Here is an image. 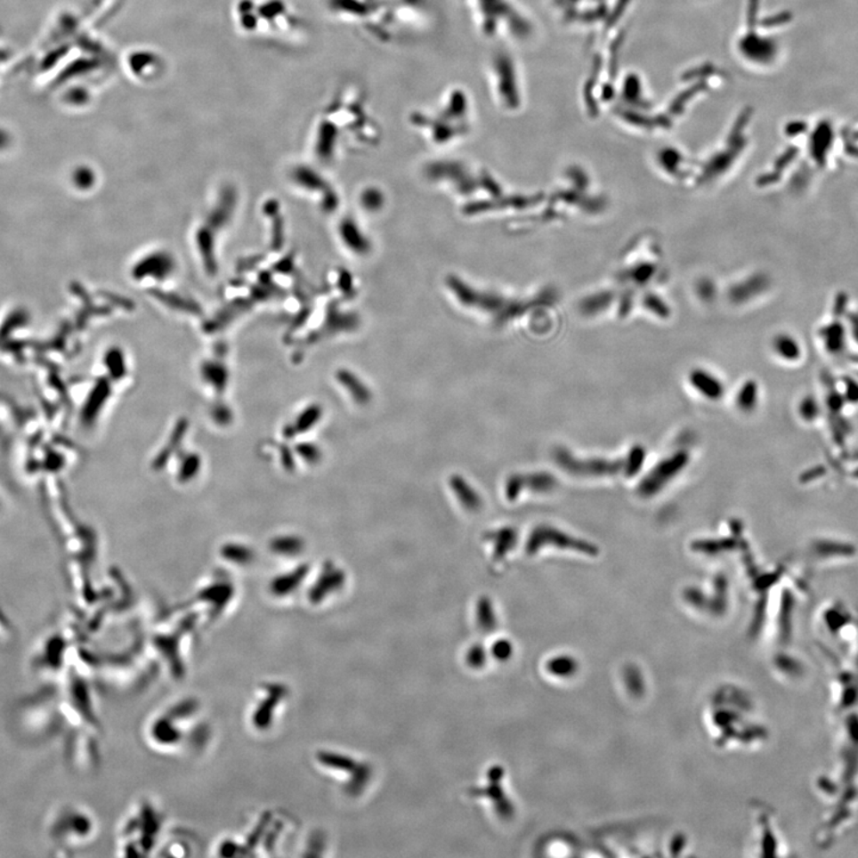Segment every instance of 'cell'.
Listing matches in <instances>:
<instances>
[{
  "instance_id": "5b68a950",
  "label": "cell",
  "mask_w": 858,
  "mask_h": 858,
  "mask_svg": "<svg viewBox=\"0 0 858 858\" xmlns=\"http://www.w3.org/2000/svg\"><path fill=\"white\" fill-rule=\"evenodd\" d=\"M555 547L561 550H571L579 554L596 557L599 555V547L589 541L579 539V538L569 536L568 533L548 525H539L530 532L529 540L526 544V554L529 555L537 554L543 547Z\"/></svg>"
},
{
  "instance_id": "8992f818",
  "label": "cell",
  "mask_w": 858,
  "mask_h": 858,
  "mask_svg": "<svg viewBox=\"0 0 858 858\" xmlns=\"http://www.w3.org/2000/svg\"><path fill=\"white\" fill-rule=\"evenodd\" d=\"M554 459L562 470L574 476H614L625 470V459L608 460L601 458L579 459L566 448H555Z\"/></svg>"
},
{
  "instance_id": "ac0fdd59",
  "label": "cell",
  "mask_w": 858,
  "mask_h": 858,
  "mask_svg": "<svg viewBox=\"0 0 858 858\" xmlns=\"http://www.w3.org/2000/svg\"><path fill=\"white\" fill-rule=\"evenodd\" d=\"M646 458V449L642 445L633 446L625 459L624 473L627 477H635L642 470Z\"/></svg>"
},
{
  "instance_id": "6da1fadb",
  "label": "cell",
  "mask_w": 858,
  "mask_h": 858,
  "mask_svg": "<svg viewBox=\"0 0 858 858\" xmlns=\"http://www.w3.org/2000/svg\"><path fill=\"white\" fill-rule=\"evenodd\" d=\"M328 5L341 22L385 47L420 36L433 22L431 0H328Z\"/></svg>"
},
{
  "instance_id": "d6986e66",
  "label": "cell",
  "mask_w": 858,
  "mask_h": 858,
  "mask_svg": "<svg viewBox=\"0 0 858 858\" xmlns=\"http://www.w3.org/2000/svg\"><path fill=\"white\" fill-rule=\"evenodd\" d=\"M223 555L238 565H247L253 561V552L244 545H227L223 548Z\"/></svg>"
},
{
  "instance_id": "9a60e30c",
  "label": "cell",
  "mask_w": 858,
  "mask_h": 858,
  "mask_svg": "<svg viewBox=\"0 0 858 858\" xmlns=\"http://www.w3.org/2000/svg\"><path fill=\"white\" fill-rule=\"evenodd\" d=\"M736 540L730 539V538L698 540L692 544V550L700 552V554H702L716 555L722 554L723 552L733 550V548L736 547Z\"/></svg>"
},
{
  "instance_id": "5bb4252c",
  "label": "cell",
  "mask_w": 858,
  "mask_h": 858,
  "mask_svg": "<svg viewBox=\"0 0 858 858\" xmlns=\"http://www.w3.org/2000/svg\"><path fill=\"white\" fill-rule=\"evenodd\" d=\"M308 574V566H301L294 570L290 574L279 576L272 583V593L274 595H289L293 590L301 586L302 581Z\"/></svg>"
},
{
  "instance_id": "3957f363",
  "label": "cell",
  "mask_w": 858,
  "mask_h": 858,
  "mask_svg": "<svg viewBox=\"0 0 858 858\" xmlns=\"http://www.w3.org/2000/svg\"><path fill=\"white\" fill-rule=\"evenodd\" d=\"M478 36L498 45L525 40L530 22L516 0H458Z\"/></svg>"
},
{
  "instance_id": "7c38bea8",
  "label": "cell",
  "mask_w": 858,
  "mask_h": 858,
  "mask_svg": "<svg viewBox=\"0 0 858 858\" xmlns=\"http://www.w3.org/2000/svg\"><path fill=\"white\" fill-rule=\"evenodd\" d=\"M691 384L706 399L716 401L724 395V385L720 379L705 370H694L691 375Z\"/></svg>"
},
{
  "instance_id": "52a82bcc",
  "label": "cell",
  "mask_w": 858,
  "mask_h": 858,
  "mask_svg": "<svg viewBox=\"0 0 858 858\" xmlns=\"http://www.w3.org/2000/svg\"><path fill=\"white\" fill-rule=\"evenodd\" d=\"M689 459L691 458H689L688 452L678 451L657 464L640 482L638 485L640 498H653L660 491H662L674 478H676L684 471V467L688 465Z\"/></svg>"
},
{
  "instance_id": "44dd1931",
  "label": "cell",
  "mask_w": 858,
  "mask_h": 858,
  "mask_svg": "<svg viewBox=\"0 0 858 858\" xmlns=\"http://www.w3.org/2000/svg\"><path fill=\"white\" fill-rule=\"evenodd\" d=\"M297 452L309 464H316L321 460L322 453L316 445L301 444L297 448Z\"/></svg>"
},
{
  "instance_id": "7a4b0ae2",
  "label": "cell",
  "mask_w": 858,
  "mask_h": 858,
  "mask_svg": "<svg viewBox=\"0 0 858 858\" xmlns=\"http://www.w3.org/2000/svg\"><path fill=\"white\" fill-rule=\"evenodd\" d=\"M476 115V103L469 89L451 85L433 101L410 112L414 129L434 145H449L469 135Z\"/></svg>"
},
{
  "instance_id": "277c9868",
  "label": "cell",
  "mask_w": 858,
  "mask_h": 858,
  "mask_svg": "<svg viewBox=\"0 0 858 858\" xmlns=\"http://www.w3.org/2000/svg\"><path fill=\"white\" fill-rule=\"evenodd\" d=\"M485 80L489 96L495 107L502 112L518 111L522 105V86L520 70L514 56L498 45L485 66Z\"/></svg>"
},
{
  "instance_id": "ba28073f",
  "label": "cell",
  "mask_w": 858,
  "mask_h": 858,
  "mask_svg": "<svg viewBox=\"0 0 858 858\" xmlns=\"http://www.w3.org/2000/svg\"><path fill=\"white\" fill-rule=\"evenodd\" d=\"M557 485V478L548 473L515 474L506 482L505 494L508 501L514 502L523 490L546 494L554 490Z\"/></svg>"
},
{
  "instance_id": "e0dca14e",
  "label": "cell",
  "mask_w": 858,
  "mask_h": 858,
  "mask_svg": "<svg viewBox=\"0 0 858 858\" xmlns=\"http://www.w3.org/2000/svg\"><path fill=\"white\" fill-rule=\"evenodd\" d=\"M321 417V407L316 406V404L308 407L307 409H304L298 415L296 421H295L293 427H291V432H293L294 435L305 433V432H308L309 429L318 424Z\"/></svg>"
},
{
  "instance_id": "4fadbf2b",
  "label": "cell",
  "mask_w": 858,
  "mask_h": 858,
  "mask_svg": "<svg viewBox=\"0 0 858 858\" xmlns=\"http://www.w3.org/2000/svg\"><path fill=\"white\" fill-rule=\"evenodd\" d=\"M339 382L341 384L347 389L348 393H350L352 399L354 402L360 404V406H367L370 403L372 395L370 390L368 386L361 383L360 379L355 377L354 375L350 374L348 371H341L337 375Z\"/></svg>"
},
{
  "instance_id": "ffe728a7",
  "label": "cell",
  "mask_w": 858,
  "mask_h": 858,
  "mask_svg": "<svg viewBox=\"0 0 858 858\" xmlns=\"http://www.w3.org/2000/svg\"><path fill=\"white\" fill-rule=\"evenodd\" d=\"M738 407L741 408V411H751L752 408L756 404V386L752 383H748L743 388H741L740 395H738Z\"/></svg>"
},
{
  "instance_id": "7402d4cb",
  "label": "cell",
  "mask_w": 858,
  "mask_h": 858,
  "mask_svg": "<svg viewBox=\"0 0 858 858\" xmlns=\"http://www.w3.org/2000/svg\"><path fill=\"white\" fill-rule=\"evenodd\" d=\"M198 457H188V459L185 460L184 467L182 469L181 476L186 478V480H190V478H192L193 474L198 471Z\"/></svg>"
},
{
  "instance_id": "9c48e42d",
  "label": "cell",
  "mask_w": 858,
  "mask_h": 858,
  "mask_svg": "<svg viewBox=\"0 0 858 858\" xmlns=\"http://www.w3.org/2000/svg\"><path fill=\"white\" fill-rule=\"evenodd\" d=\"M346 582V574L336 568L332 563L326 564L323 568L321 576H320L316 585L312 587L311 592V599L312 603H320L323 597L328 596L329 594L336 592Z\"/></svg>"
},
{
  "instance_id": "2e32d148",
  "label": "cell",
  "mask_w": 858,
  "mask_h": 858,
  "mask_svg": "<svg viewBox=\"0 0 858 858\" xmlns=\"http://www.w3.org/2000/svg\"><path fill=\"white\" fill-rule=\"evenodd\" d=\"M271 550L284 557H295L304 550V541L295 536L274 538L271 543Z\"/></svg>"
},
{
  "instance_id": "30bf717a",
  "label": "cell",
  "mask_w": 858,
  "mask_h": 858,
  "mask_svg": "<svg viewBox=\"0 0 858 858\" xmlns=\"http://www.w3.org/2000/svg\"><path fill=\"white\" fill-rule=\"evenodd\" d=\"M449 485H451L453 494L458 499L460 506L466 512L476 513L483 508V499H482L481 495L460 474H453L449 478Z\"/></svg>"
},
{
  "instance_id": "8fae6325",
  "label": "cell",
  "mask_w": 858,
  "mask_h": 858,
  "mask_svg": "<svg viewBox=\"0 0 858 858\" xmlns=\"http://www.w3.org/2000/svg\"><path fill=\"white\" fill-rule=\"evenodd\" d=\"M485 539L492 544V557L496 562H501L516 546L518 533L513 527H502V529L487 533Z\"/></svg>"
}]
</instances>
